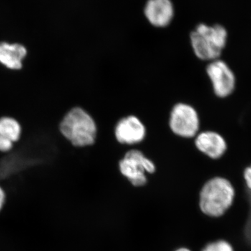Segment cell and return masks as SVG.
Instances as JSON below:
<instances>
[{
  "mask_svg": "<svg viewBox=\"0 0 251 251\" xmlns=\"http://www.w3.org/2000/svg\"><path fill=\"white\" fill-rule=\"evenodd\" d=\"M58 130L61 136L75 148L91 146L97 139V123L82 107L69 109L59 122Z\"/></svg>",
  "mask_w": 251,
  "mask_h": 251,
  "instance_id": "6da1fadb",
  "label": "cell"
},
{
  "mask_svg": "<svg viewBox=\"0 0 251 251\" xmlns=\"http://www.w3.org/2000/svg\"><path fill=\"white\" fill-rule=\"evenodd\" d=\"M234 196V188L230 181L216 176L202 186L200 193V209L209 217H220L232 205Z\"/></svg>",
  "mask_w": 251,
  "mask_h": 251,
  "instance_id": "7a4b0ae2",
  "label": "cell"
},
{
  "mask_svg": "<svg viewBox=\"0 0 251 251\" xmlns=\"http://www.w3.org/2000/svg\"><path fill=\"white\" fill-rule=\"evenodd\" d=\"M227 41V31L220 25L208 26L201 23L191 34L193 52L198 59L206 62L220 59Z\"/></svg>",
  "mask_w": 251,
  "mask_h": 251,
  "instance_id": "3957f363",
  "label": "cell"
},
{
  "mask_svg": "<svg viewBox=\"0 0 251 251\" xmlns=\"http://www.w3.org/2000/svg\"><path fill=\"white\" fill-rule=\"evenodd\" d=\"M120 173L135 187H141L148 182L147 173L153 174L156 166L141 151L131 150L127 151L119 163Z\"/></svg>",
  "mask_w": 251,
  "mask_h": 251,
  "instance_id": "277c9868",
  "label": "cell"
},
{
  "mask_svg": "<svg viewBox=\"0 0 251 251\" xmlns=\"http://www.w3.org/2000/svg\"><path fill=\"white\" fill-rule=\"evenodd\" d=\"M200 118L196 109L187 103L176 104L172 109L169 126L174 134L184 138H192L198 134Z\"/></svg>",
  "mask_w": 251,
  "mask_h": 251,
  "instance_id": "5b68a950",
  "label": "cell"
},
{
  "mask_svg": "<svg viewBox=\"0 0 251 251\" xmlns=\"http://www.w3.org/2000/svg\"><path fill=\"white\" fill-rule=\"evenodd\" d=\"M206 74L216 97L226 99L234 93L237 78L228 64L221 59L211 61L206 68Z\"/></svg>",
  "mask_w": 251,
  "mask_h": 251,
  "instance_id": "8992f818",
  "label": "cell"
},
{
  "mask_svg": "<svg viewBox=\"0 0 251 251\" xmlns=\"http://www.w3.org/2000/svg\"><path fill=\"white\" fill-rule=\"evenodd\" d=\"M146 127L143 122L134 115L124 117L117 122L115 135L122 145H133L141 143L146 137Z\"/></svg>",
  "mask_w": 251,
  "mask_h": 251,
  "instance_id": "52a82bcc",
  "label": "cell"
},
{
  "mask_svg": "<svg viewBox=\"0 0 251 251\" xmlns=\"http://www.w3.org/2000/svg\"><path fill=\"white\" fill-rule=\"evenodd\" d=\"M28 54L27 46L21 43L0 41V66L9 72H21Z\"/></svg>",
  "mask_w": 251,
  "mask_h": 251,
  "instance_id": "ba28073f",
  "label": "cell"
},
{
  "mask_svg": "<svg viewBox=\"0 0 251 251\" xmlns=\"http://www.w3.org/2000/svg\"><path fill=\"white\" fill-rule=\"evenodd\" d=\"M196 148L211 159H219L227 150V143L222 135L214 130L198 133L195 140Z\"/></svg>",
  "mask_w": 251,
  "mask_h": 251,
  "instance_id": "9c48e42d",
  "label": "cell"
},
{
  "mask_svg": "<svg viewBox=\"0 0 251 251\" xmlns=\"http://www.w3.org/2000/svg\"><path fill=\"white\" fill-rule=\"evenodd\" d=\"M145 14L149 22L156 27H165L171 23L174 8L171 0H149Z\"/></svg>",
  "mask_w": 251,
  "mask_h": 251,
  "instance_id": "30bf717a",
  "label": "cell"
},
{
  "mask_svg": "<svg viewBox=\"0 0 251 251\" xmlns=\"http://www.w3.org/2000/svg\"><path fill=\"white\" fill-rule=\"evenodd\" d=\"M23 134V126L17 119L9 115L0 117V135L16 144Z\"/></svg>",
  "mask_w": 251,
  "mask_h": 251,
  "instance_id": "8fae6325",
  "label": "cell"
},
{
  "mask_svg": "<svg viewBox=\"0 0 251 251\" xmlns=\"http://www.w3.org/2000/svg\"><path fill=\"white\" fill-rule=\"evenodd\" d=\"M202 251H234L233 248L228 242L224 240L209 243Z\"/></svg>",
  "mask_w": 251,
  "mask_h": 251,
  "instance_id": "7c38bea8",
  "label": "cell"
},
{
  "mask_svg": "<svg viewBox=\"0 0 251 251\" xmlns=\"http://www.w3.org/2000/svg\"><path fill=\"white\" fill-rule=\"evenodd\" d=\"M15 145L11 140L0 135V152H9L14 149Z\"/></svg>",
  "mask_w": 251,
  "mask_h": 251,
  "instance_id": "4fadbf2b",
  "label": "cell"
},
{
  "mask_svg": "<svg viewBox=\"0 0 251 251\" xmlns=\"http://www.w3.org/2000/svg\"><path fill=\"white\" fill-rule=\"evenodd\" d=\"M244 177L247 186L251 190V165L246 168L244 172Z\"/></svg>",
  "mask_w": 251,
  "mask_h": 251,
  "instance_id": "5bb4252c",
  "label": "cell"
},
{
  "mask_svg": "<svg viewBox=\"0 0 251 251\" xmlns=\"http://www.w3.org/2000/svg\"><path fill=\"white\" fill-rule=\"evenodd\" d=\"M4 202V193L1 188H0V209L2 207Z\"/></svg>",
  "mask_w": 251,
  "mask_h": 251,
  "instance_id": "9a60e30c",
  "label": "cell"
},
{
  "mask_svg": "<svg viewBox=\"0 0 251 251\" xmlns=\"http://www.w3.org/2000/svg\"><path fill=\"white\" fill-rule=\"evenodd\" d=\"M191 251L190 249H187V248L181 247L179 248V249H176V251Z\"/></svg>",
  "mask_w": 251,
  "mask_h": 251,
  "instance_id": "2e32d148",
  "label": "cell"
}]
</instances>
